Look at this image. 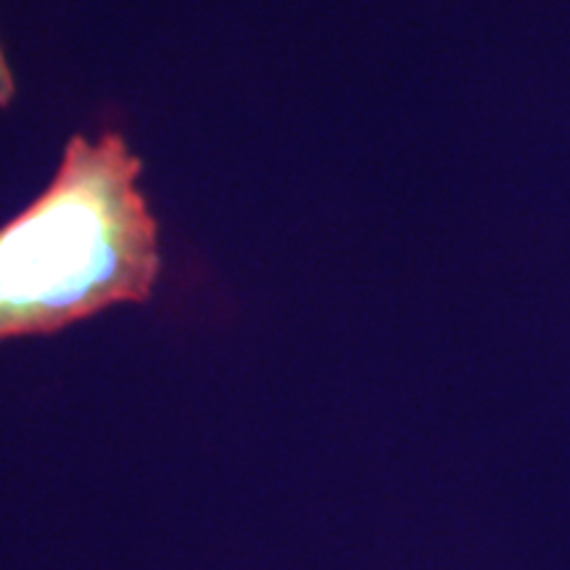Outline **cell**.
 Masks as SVG:
<instances>
[{
    "instance_id": "1",
    "label": "cell",
    "mask_w": 570,
    "mask_h": 570,
    "mask_svg": "<svg viewBox=\"0 0 570 570\" xmlns=\"http://www.w3.org/2000/svg\"><path fill=\"white\" fill-rule=\"evenodd\" d=\"M140 177L125 132L71 135L48 188L0 225V344L151 302L164 254Z\"/></svg>"
},
{
    "instance_id": "2",
    "label": "cell",
    "mask_w": 570,
    "mask_h": 570,
    "mask_svg": "<svg viewBox=\"0 0 570 570\" xmlns=\"http://www.w3.org/2000/svg\"><path fill=\"white\" fill-rule=\"evenodd\" d=\"M17 98V77H13V69L9 59H6L3 42H0V109H9Z\"/></svg>"
}]
</instances>
